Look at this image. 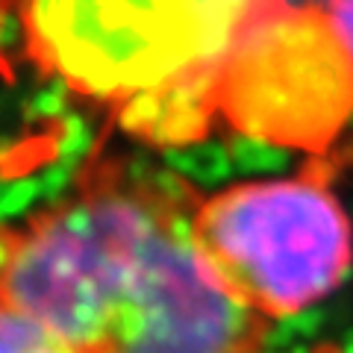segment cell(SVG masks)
Instances as JSON below:
<instances>
[{"label":"cell","instance_id":"6da1fadb","mask_svg":"<svg viewBox=\"0 0 353 353\" xmlns=\"http://www.w3.org/2000/svg\"><path fill=\"white\" fill-rule=\"evenodd\" d=\"M201 192L130 153H92L68 192L12 224L0 303L68 353H262L271 321L192 239Z\"/></svg>","mask_w":353,"mask_h":353},{"label":"cell","instance_id":"7a4b0ae2","mask_svg":"<svg viewBox=\"0 0 353 353\" xmlns=\"http://www.w3.org/2000/svg\"><path fill=\"white\" fill-rule=\"evenodd\" d=\"M259 0H0V71H27L153 148L203 141Z\"/></svg>","mask_w":353,"mask_h":353},{"label":"cell","instance_id":"3957f363","mask_svg":"<svg viewBox=\"0 0 353 353\" xmlns=\"http://www.w3.org/2000/svg\"><path fill=\"white\" fill-rule=\"evenodd\" d=\"M192 239L206 268L265 321L306 312L353 268V221L333 189V162L201 194Z\"/></svg>","mask_w":353,"mask_h":353},{"label":"cell","instance_id":"277c9868","mask_svg":"<svg viewBox=\"0 0 353 353\" xmlns=\"http://www.w3.org/2000/svg\"><path fill=\"white\" fill-rule=\"evenodd\" d=\"M353 118V62L318 3L259 0L218 77V124L327 157Z\"/></svg>","mask_w":353,"mask_h":353},{"label":"cell","instance_id":"5b68a950","mask_svg":"<svg viewBox=\"0 0 353 353\" xmlns=\"http://www.w3.org/2000/svg\"><path fill=\"white\" fill-rule=\"evenodd\" d=\"M0 353H68L41 324L0 303Z\"/></svg>","mask_w":353,"mask_h":353},{"label":"cell","instance_id":"8992f818","mask_svg":"<svg viewBox=\"0 0 353 353\" xmlns=\"http://www.w3.org/2000/svg\"><path fill=\"white\" fill-rule=\"evenodd\" d=\"M324 9H327V15L333 21L339 39L345 44L347 57L353 62V0H327Z\"/></svg>","mask_w":353,"mask_h":353},{"label":"cell","instance_id":"52a82bcc","mask_svg":"<svg viewBox=\"0 0 353 353\" xmlns=\"http://www.w3.org/2000/svg\"><path fill=\"white\" fill-rule=\"evenodd\" d=\"M309 353H353V333H347L345 339H330V341H321V345H315Z\"/></svg>","mask_w":353,"mask_h":353},{"label":"cell","instance_id":"ba28073f","mask_svg":"<svg viewBox=\"0 0 353 353\" xmlns=\"http://www.w3.org/2000/svg\"><path fill=\"white\" fill-rule=\"evenodd\" d=\"M9 250H12V224L0 221V280H3V271L9 262Z\"/></svg>","mask_w":353,"mask_h":353}]
</instances>
